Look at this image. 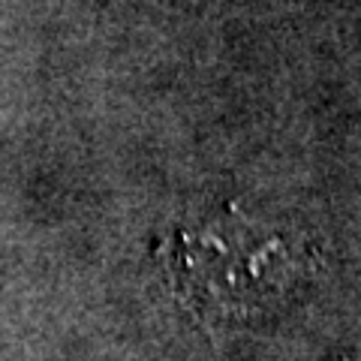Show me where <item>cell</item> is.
Here are the masks:
<instances>
[{
	"mask_svg": "<svg viewBox=\"0 0 361 361\" xmlns=\"http://www.w3.org/2000/svg\"><path fill=\"white\" fill-rule=\"evenodd\" d=\"M157 259L178 301L217 329L253 325L289 307L319 262L301 232L238 202L178 223Z\"/></svg>",
	"mask_w": 361,
	"mask_h": 361,
	"instance_id": "1",
	"label": "cell"
},
{
	"mask_svg": "<svg viewBox=\"0 0 361 361\" xmlns=\"http://www.w3.org/2000/svg\"><path fill=\"white\" fill-rule=\"evenodd\" d=\"M346 361H361V355H353V358H346Z\"/></svg>",
	"mask_w": 361,
	"mask_h": 361,
	"instance_id": "2",
	"label": "cell"
}]
</instances>
